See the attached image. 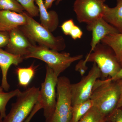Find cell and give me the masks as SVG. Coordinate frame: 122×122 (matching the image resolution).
Masks as SVG:
<instances>
[{"mask_svg":"<svg viewBox=\"0 0 122 122\" xmlns=\"http://www.w3.org/2000/svg\"><path fill=\"white\" fill-rule=\"evenodd\" d=\"M26 22L24 12L21 13L0 10V32H10Z\"/></svg>","mask_w":122,"mask_h":122,"instance_id":"13","label":"cell"},{"mask_svg":"<svg viewBox=\"0 0 122 122\" xmlns=\"http://www.w3.org/2000/svg\"><path fill=\"white\" fill-rule=\"evenodd\" d=\"M3 118L0 116V122H3Z\"/></svg>","mask_w":122,"mask_h":122,"instance_id":"33","label":"cell"},{"mask_svg":"<svg viewBox=\"0 0 122 122\" xmlns=\"http://www.w3.org/2000/svg\"><path fill=\"white\" fill-rule=\"evenodd\" d=\"M71 84L67 77H58L56 86V103L51 122L70 121L72 111Z\"/></svg>","mask_w":122,"mask_h":122,"instance_id":"6","label":"cell"},{"mask_svg":"<svg viewBox=\"0 0 122 122\" xmlns=\"http://www.w3.org/2000/svg\"><path fill=\"white\" fill-rule=\"evenodd\" d=\"M101 77L99 68L96 63H94L87 75L78 83H71L72 106L90 99L95 82Z\"/></svg>","mask_w":122,"mask_h":122,"instance_id":"8","label":"cell"},{"mask_svg":"<svg viewBox=\"0 0 122 122\" xmlns=\"http://www.w3.org/2000/svg\"><path fill=\"white\" fill-rule=\"evenodd\" d=\"M82 58V55L71 56L69 53H59L45 46L36 45L33 46L29 49L24 59L34 58L43 61L59 77L61 73L72 63L81 60Z\"/></svg>","mask_w":122,"mask_h":122,"instance_id":"3","label":"cell"},{"mask_svg":"<svg viewBox=\"0 0 122 122\" xmlns=\"http://www.w3.org/2000/svg\"><path fill=\"white\" fill-rule=\"evenodd\" d=\"M119 95L117 82L112 81L111 78L97 79L90 99L93 103V107L106 117L116 108Z\"/></svg>","mask_w":122,"mask_h":122,"instance_id":"2","label":"cell"},{"mask_svg":"<svg viewBox=\"0 0 122 122\" xmlns=\"http://www.w3.org/2000/svg\"><path fill=\"white\" fill-rule=\"evenodd\" d=\"M111 79L112 81H116L122 79V68L115 76Z\"/></svg>","mask_w":122,"mask_h":122,"instance_id":"30","label":"cell"},{"mask_svg":"<svg viewBox=\"0 0 122 122\" xmlns=\"http://www.w3.org/2000/svg\"><path fill=\"white\" fill-rule=\"evenodd\" d=\"M26 22L18 27L30 42L34 45L45 46L51 49L61 51L66 47L65 41L62 36H55L51 32L24 12Z\"/></svg>","mask_w":122,"mask_h":122,"instance_id":"1","label":"cell"},{"mask_svg":"<svg viewBox=\"0 0 122 122\" xmlns=\"http://www.w3.org/2000/svg\"><path fill=\"white\" fill-rule=\"evenodd\" d=\"M58 77L51 68L46 66L45 78L39 90L38 100L44 110L46 122H51L54 113L56 103V90Z\"/></svg>","mask_w":122,"mask_h":122,"instance_id":"7","label":"cell"},{"mask_svg":"<svg viewBox=\"0 0 122 122\" xmlns=\"http://www.w3.org/2000/svg\"><path fill=\"white\" fill-rule=\"evenodd\" d=\"M78 122H106V117L92 106Z\"/></svg>","mask_w":122,"mask_h":122,"instance_id":"20","label":"cell"},{"mask_svg":"<svg viewBox=\"0 0 122 122\" xmlns=\"http://www.w3.org/2000/svg\"><path fill=\"white\" fill-rule=\"evenodd\" d=\"M116 81L117 83L120 93L119 100L116 108H122V79Z\"/></svg>","mask_w":122,"mask_h":122,"instance_id":"29","label":"cell"},{"mask_svg":"<svg viewBox=\"0 0 122 122\" xmlns=\"http://www.w3.org/2000/svg\"><path fill=\"white\" fill-rule=\"evenodd\" d=\"M62 0H57L56 1V4L58 5V4L61 2V1Z\"/></svg>","mask_w":122,"mask_h":122,"instance_id":"32","label":"cell"},{"mask_svg":"<svg viewBox=\"0 0 122 122\" xmlns=\"http://www.w3.org/2000/svg\"><path fill=\"white\" fill-rule=\"evenodd\" d=\"M10 39L8 32H0V48H5L8 44Z\"/></svg>","mask_w":122,"mask_h":122,"instance_id":"25","label":"cell"},{"mask_svg":"<svg viewBox=\"0 0 122 122\" xmlns=\"http://www.w3.org/2000/svg\"><path fill=\"white\" fill-rule=\"evenodd\" d=\"M102 18L122 33V0H117L116 5L112 8L105 4Z\"/></svg>","mask_w":122,"mask_h":122,"instance_id":"15","label":"cell"},{"mask_svg":"<svg viewBox=\"0 0 122 122\" xmlns=\"http://www.w3.org/2000/svg\"><path fill=\"white\" fill-rule=\"evenodd\" d=\"M36 69L33 65L27 68H17L16 72L19 86L24 87H27L35 76Z\"/></svg>","mask_w":122,"mask_h":122,"instance_id":"17","label":"cell"},{"mask_svg":"<svg viewBox=\"0 0 122 122\" xmlns=\"http://www.w3.org/2000/svg\"><path fill=\"white\" fill-rule=\"evenodd\" d=\"M86 64L85 63L84 60L81 59L76 66L75 70L79 72L81 76H83L87 70Z\"/></svg>","mask_w":122,"mask_h":122,"instance_id":"27","label":"cell"},{"mask_svg":"<svg viewBox=\"0 0 122 122\" xmlns=\"http://www.w3.org/2000/svg\"><path fill=\"white\" fill-rule=\"evenodd\" d=\"M24 8L25 11L32 17L39 15L38 7L35 5V0H16Z\"/></svg>","mask_w":122,"mask_h":122,"instance_id":"22","label":"cell"},{"mask_svg":"<svg viewBox=\"0 0 122 122\" xmlns=\"http://www.w3.org/2000/svg\"><path fill=\"white\" fill-rule=\"evenodd\" d=\"M1 86H0V116L3 118L6 116V107L10 100L14 97H16L20 93L18 89L9 92H5Z\"/></svg>","mask_w":122,"mask_h":122,"instance_id":"19","label":"cell"},{"mask_svg":"<svg viewBox=\"0 0 122 122\" xmlns=\"http://www.w3.org/2000/svg\"><path fill=\"white\" fill-rule=\"evenodd\" d=\"M39 9L41 24L51 32L57 28L59 23L58 15L56 11H48L43 0H35Z\"/></svg>","mask_w":122,"mask_h":122,"instance_id":"14","label":"cell"},{"mask_svg":"<svg viewBox=\"0 0 122 122\" xmlns=\"http://www.w3.org/2000/svg\"><path fill=\"white\" fill-rule=\"evenodd\" d=\"M39 88L29 87L21 92L12 103L9 113L3 119V122H24L32 111L39 100Z\"/></svg>","mask_w":122,"mask_h":122,"instance_id":"5","label":"cell"},{"mask_svg":"<svg viewBox=\"0 0 122 122\" xmlns=\"http://www.w3.org/2000/svg\"><path fill=\"white\" fill-rule=\"evenodd\" d=\"M100 42L112 49L122 68V33H117L107 35Z\"/></svg>","mask_w":122,"mask_h":122,"instance_id":"16","label":"cell"},{"mask_svg":"<svg viewBox=\"0 0 122 122\" xmlns=\"http://www.w3.org/2000/svg\"><path fill=\"white\" fill-rule=\"evenodd\" d=\"M0 71H1V70H0Z\"/></svg>","mask_w":122,"mask_h":122,"instance_id":"34","label":"cell"},{"mask_svg":"<svg viewBox=\"0 0 122 122\" xmlns=\"http://www.w3.org/2000/svg\"><path fill=\"white\" fill-rule=\"evenodd\" d=\"M0 10L13 11L21 13L25 11L16 0H0Z\"/></svg>","mask_w":122,"mask_h":122,"instance_id":"21","label":"cell"},{"mask_svg":"<svg viewBox=\"0 0 122 122\" xmlns=\"http://www.w3.org/2000/svg\"><path fill=\"white\" fill-rule=\"evenodd\" d=\"M75 25L73 20L70 19L64 21L61 25V28L64 34L70 35L71 32Z\"/></svg>","mask_w":122,"mask_h":122,"instance_id":"24","label":"cell"},{"mask_svg":"<svg viewBox=\"0 0 122 122\" xmlns=\"http://www.w3.org/2000/svg\"><path fill=\"white\" fill-rule=\"evenodd\" d=\"M10 39L5 50L12 54L23 57L28 53L29 49L34 46L18 27L9 32Z\"/></svg>","mask_w":122,"mask_h":122,"instance_id":"10","label":"cell"},{"mask_svg":"<svg viewBox=\"0 0 122 122\" xmlns=\"http://www.w3.org/2000/svg\"><path fill=\"white\" fill-rule=\"evenodd\" d=\"M106 122H122V108H116L106 117Z\"/></svg>","mask_w":122,"mask_h":122,"instance_id":"23","label":"cell"},{"mask_svg":"<svg viewBox=\"0 0 122 122\" xmlns=\"http://www.w3.org/2000/svg\"><path fill=\"white\" fill-rule=\"evenodd\" d=\"M93 106L90 99L72 106V116L70 122H78Z\"/></svg>","mask_w":122,"mask_h":122,"instance_id":"18","label":"cell"},{"mask_svg":"<svg viewBox=\"0 0 122 122\" xmlns=\"http://www.w3.org/2000/svg\"><path fill=\"white\" fill-rule=\"evenodd\" d=\"M57 0H45L44 3L46 9L50 8L52 5L53 2L56 1Z\"/></svg>","mask_w":122,"mask_h":122,"instance_id":"31","label":"cell"},{"mask_svg":"<svg viewBox=\"0 0 122 122\" xmlns=\"http://www.w3.org/2000/svg\"><path fill=\"white\" fill-rule=\"evenodd\" d=\"M84 61L86 63L89 62L96 63L103 79L112 78L122 68L112 49L101 42L96 46L92 52L87 54Z\"/></svg>","mask_w":122,"mask_h":122,"instance_id":"4","label":"cell"},{"mask_svg":"<svg viewBox=\"0 0 122 122\" xmlns=\"http://www.w3.org/2000/svg\"><path fill=\"white\" fill-rule=\"evenodd\" d=\"M106 0H75L73 10L78 22L90 24L102 18Z\"/></svg>","mask_w":122,"mask_h":122,"instance_id":"9","label":"cell"},{"mask_svg":"<svg viewBox=\"0 0 122 122\" xmlns=\"http://www.w3.org/2000/svg\"><path fill=\"white\" fill-rule=\"evenodd\" d=\"M41 109H42V107L41 105L38 102L35 105L32 111L28 116V117L26 118V119L24 122H30V120L32 118L33 116L36 114Z\"/></svg>","mask_w":122,"mask_h":122,"instance_id":"28","label":"cell"},{"mask_svg":"<svg viewBox=\"0 0 122 122\" xmlns=\"http://www.w3.org/2000/svg\"><path fill=\"white\" fill-rule=\"evenodd\" d=\"M86 29L92 32V38L91 42V49L88 54L92 52L96 46L106 36L119 33L115 28L107 22L103 18L87 24Z\"/></svg>","mask_w":122,"mask_h":122,"instance_id":"11","label":"cell"},{"mask_svg":"<svg viewBox=\"0 0 122 122\" xmlns=\"http://www.w3.org/2000/svg\"><path fill=\"white\" fill-rule=\"evenodd\" d=\"M24 59L22 56L12 54L0 48V69L2 73L0 86L4 90L8 91L10 87L7 80V75L10 66L12 65H18Z\"/></svg>","mask_w":122,"mask_h":122,"instance_id":"12","label":"cell"},{"mask_svg":"<svg viewBox=\"0 0 122 122\" xmlns=\"http://www.w3.org/2000/svg\"><path fill=\"white\" fill-rule=\"evenodd\" d=\"M82 35L83 32L82 30L79 26L76 25L74 26L70 34L72 39L74 40L80 39L82 37Z\"/></svg>","mask_w":122,"mask_h":122,"instance_id":"26","label":"cell"}]
</instances>
